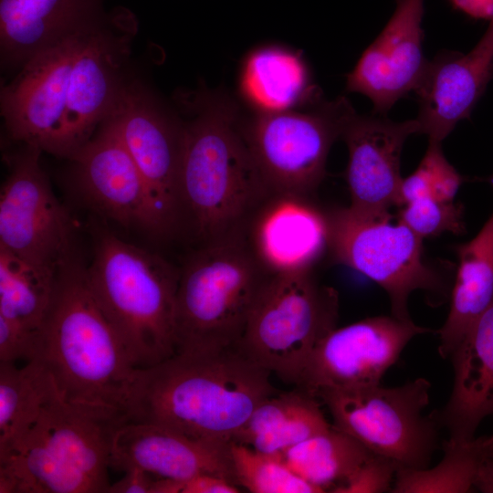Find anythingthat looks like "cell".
<instances>
[{"label":"cell","mask_w":493,"mask_h":493,"mask_svg":"<svg viewBox=\"0 0 493 493\" xmlns=\"http://www.w3.org/2000/svg\"><path fill=\"white\" fill-rule=\"evenodd\" d=\"M180 272L159 256L109 231L86 267L89 289L136 369L176 353L175 299Z\"/></svg>","instance_id":"cell-5"},{"label":"cell","mask_w":493,"mask_h":493,"mask_svg":"<svg viewBox=\"0 0 493 493\" xmlns=\"http://www.w3.org/2000/svg\"><path fill=\"white\" fill-rule=\"evenodd\" d=\"M109 117L140 171L164 228L171 232L183 211L179 182L182 122L135 84L123 85Z\"/></svg>","instance_id":"cell-13"},{"label":"cell","mask_w":493,"mask_h":493,"mask_svg":"<svg viewBox=\"0 0 493 493\" xmlns=\"http://www.w3.org/2000/svg\"><path fill=\"white\" fill-rule=\"evenodd\" d=\"M454 383L448 401L433 414L450 440L475 437L493 415V303L477 319L450 356Z\"/></svg>","instance_id":"cell-22"},{"label":"cell","mask_w":493,"mask_h":493,"mask_svg":"<svg viewBox=\"0 0 493 493\" xmlns=\"http://www.w3.org/2000/svg\"><path fill=\"white\" fill-rule=\"evenodd\" d=\"M476 488L481 492L493 493V458L489 459L483 467Z\"/></svg>","instance_id":"cell-40"},{"label":"cell","mask_w":493,"mask_h":493,"mask_svg":"<svg viewBox=\"0 0 493 493\" xmlns=\"http://www.w3.org/2000/svg\"><path fill=\"white\" fill-rule=\"evenodd\" d=\"M58 396L55 382L40 359L23 366L0 362V452L31 428Z\"/></svg>","instance_id":"cell-27"},{"label":"cell","mask_w":493,"mask_h":493,"mask_svg":"<svg viewBox=\"0 0 493 493\" xmlns=\"http://www.w3.org/2000/svg\"><path fill=\"white\" fill-rule=\"evenodd\" d=\"M104 17L101 0H0L2 58L24 65Z\"/></svg>","instance_id":"cell-23"},{"label":"cell","mask_w":493,"mask_h":493,"mask_svg":"<svg viewBox=\"0 0 493 493\" xmlns=\"http://www.w3.org/2000/svg\"><path fill=\"white\" fill-rule=\"evenodd\" d=\"M488 182H489V184H491V186L493 188V174L488 178Z\"/></svg>","instance_id":"cell-41"},{"label":"cell","mask_w":493,"mask_h":493,"mask_svg":"<svg viewBox=\"0 0 493 493\" xmlns=\"http://www.w3.org/2000/svg\"><path fill=\"white\" fill-rule=\"evenodd\" d=\"M433 171L431 161L425 153L417 168L403 178L400 186V206L416 199L432 195Z\"/></svg>","instance_id":"cell-37"},{"label":"cell","mask_w":493,"mask_h":493,"mask_svg":"<svg viewBox=\"0 0 493 493\" xmlns=\"http://www.w3.org/2000/svg\"><path fill=\"white\" fill-rule=\"evenodd\" d=\"M333 261L373 280L387 293L392 315L409 320L408 300L424 291L430 304L447 299L444 274L425 258L423 238L405 225L371 217L348 207L327 212Z\"/></svg>","instance_id":"cell-8"},{"label":"cell","mask_w":493,"mask_h":493,"mask_svg":"<svg viewBox=\"0 0 493 493\" xmlns=\"http://www.w3.org/2000/svg\"><path fill=\"white\" fill-rule=\"evenodd\" d=\"M88 29L30 58L13 81L2 88L1 112L13 139L64 157L69 75Z\"/></svg>","instance_id":"cell-14"},{"label":"cell","mask_w":493,"mask_h":493,"mask_svg":"<svg viewBox=\"0 0 493 493\" xmlns=\"http://www.w3.org/2000/svg\"><path fill=\"white\" fill-rule=\"evenodd\" d=\"M157 479L143 470L130 469L121 479L110 484L107 493H154Z\"/></svg>","instance_id":"cell-38"},{"label":"cell","mask_w":493,"mask_h":493,"mask_svg":"<svg viewBox=\"0 0 493 493\" xmlns=\"http://www.w3.org/2000/svg\"><path fill=\"white\" fill-rule=\"evenodd\" d=\"M187 99L191 117L182 122L180 197L206 244L244 232L247 217L273 193L244 137L236 103L213 90Z\"/></svg>","instance_id":"cell-2"},{"label":"cell","mask_w":493,"mask_h":493,"mask_svg":"<svg viewBox=\"0 0 493 493\" xmlns=\"http://www.w3.org/2000/svg\"><path fill=\"white\" fill-rule=\"evenodd\" d=\"M69 159L78 191L92 209L126 228L154 236L167 233L110 117Z\"/></svg>","instance_id":"cell-15"},{"label":"cell","mask_w":493,"mask_h":493,"mask_svg":"<svg viewBox=\"0 0 493 493\" xmlns=\"http://www.w3.org/2000/svg\"><path fill=\"white\" fill-rule=\"evenodd\" d=\"M492 78L493 18L469 52H444L427 62L414 90L421 133L442 142L459 121L469 118Z\"/></svg>","instance_id":"cell-21"},{"label":"cell","mask_w":493,"mask_h":493,"mask_svg":"<svg viewBox=\"0 0 493 493\" xmlns=\"http://www.w3.org/2000/svg\"><path fill=\"white\" fill-rule=\"evenodd\" d=\"M431 383L417 378L395 387L325 391L317 398L328 407L334 426L372 453L393 461L397 470L428 467L439 446L441 426L429 404Z\"/></svg>","instance_id":"cell-9"},{"label":"cell","mask_w":493,"mask_h":493,"mask_svg":"<svg viewBox=\"0 0 493 493\" xmlns=\"http://www.w3.org/2000/svg\"><path fill=\"white\" fill-rule=\"evenodd\" d=\"M331 426L318 398L297 387L263 400L232 442L281 456L288 448Z\"/></svg>","instance_id":"cell-26"},{"label":"cell","mask_w":493,"mask_h":493,"mask_svg":"<svg viewBox=\"0 0 493 493\" xmlns=\"http://www.w3.org/2000/svg\"><path fill=\"white\" fill-rule=\"evenodd\" d=\"M115 15L85 32L75 56L64 119V157L69 158L88 142L96 126L110 115L124 85L121 80L124 46L118 40L122 35L116 33L131 17L121 12L111 29Z\"/></svg>","instance_id":"cell-17"},{"label":"cell","mask_w":493,"mask_h":493,"mask_svg":"<svg viewBox=\"0 0 493 493\" xmlns=\"http://www.w3.org/2000/svg\"><path fill=\"white\" fill-rule=\"evenodd\" d=\"M337 291L311 272L270 275L239 342L244 352L282 382L297 386L317 343L336 327Z\"/></svg>","instance_id":"cell-7"},{"label":"cell","mask_w":493,"mask_h":493,"mask_svg":"<svg viewBox=\"0 0 493 493\" xmlns=\"http://www.w3.org/2000/svg\"><path fill=\"white\" fill-rule=\"evenodd\" d=\"M434 330L412 319L367 318L329 331L315 346L297 387L317 397L325 391L380 384L410 341Z\"/></svg>","instance_id":"cell-12"},{"label":"cell","mask_w":493,"mask_h":493,"mask_svg":"<svg viewBox=\"0 0 493 493\" xmlns=\"http://www.w3.org/2000/svg\"><path fill=\"white\" fill-rule=\"evenodd\" d=\"M126 420L58 396L0 452V493H107L113 436Z\"/></svg>","instance_id":"cell-4"},{"label":"cell","mask_w":493,"mask_h":493,"mask_svg":"<svg viewBox=\"0 0 493 493\" xmlns=\"http://www.w3.org/2000/svg\"><path fill=\"white\" fill-rule=\"evenodd\" d=\"M434 467L397 470L394 493H465L476 488L485 464L493 458V434L466 441L445 440Z\"/></svg>","instance_id":"cell-28"},{"label":"cell","mask_w":493,"mask_h":493,"mask_svg":"<svg viewBox=\"0 0 493 493\" xmlns=\"http://www.w3.org/2000/svg\"><path fill=\"white\" fill-rule=\"evenodd\" d=\"M397 473L396 465L390 459L372 454L342 484L334 488L335 493H380L389 491Z\"/></svg>","instance_id":"cell-33"},{"label":"cell","mask_w":493,"mask_h":493,"mask_svg":"<svg viewBox=\"0 0 493 493\" xmlns=\"http://www.w3.org/2000/svg\"><path fill=\"white\" fill-rule=\"evenodd\" d=\"M421 133L416 119L394 121L385 115L355 111L343 126L341 138L348 149L345 180L353 211L391 219L400 206L401 154L406 139Z\"/></svg>","instance_id":"cell-16"},{"label":"cell","mask_w":493,"mask_h":493,"mask_svg":"<svg viewBox=\"0 0 493 493\" xmlns=\"http://www.w3.org/2000/svg\"><path fill=\"white\" fill-rule=\"evenodd\" d=\"M452 6L474 19L493 18V0H449Z\"/></svg>","instance_id":"cell-39"},{"label":"cell","mask_w":493,"mask_h":493,"mask_svg":"<svg viewBox=\"0 0 493 493\" xmlns=\"http://www.w3.org/2000/svg\"><path fill=\"white\" fill-rule=\"evenodd\" d=\"M234 481L253 493H321L298 476L281 456L231 442Z\"/></svg>","instance_id":"cell-31"},{"label":"cell","mask_w":493,"mask_h":493,"mask_svg":"<svg viewBox=\"0 0 493 493\" xmlns=\"http://www.w3.org/2000/svg\"><path fill=\"white\" fill-rule=\"evenodd\" d=\"M373 453L332 425L288 448L281 457L301 478L320 492L342 484Z\"/></svg>","instance_id":"cell-29"},{"label":"cell","mask_w":493,"mask_h":493,"mask_svg":"<svg viewBox=\"0 0 493 493\" xmlns=\"http://www.w3.org/2000/svg\"><path fill=\"white\" fill-rule=\"evenodd\" d=\"M237 485L215 475H198L186 479L158 478L154 493H238Z\"/></svg>","instance_id":"cell-36"},{"label":"cell","mask_w":493,"mask_h":493,"mask_svg":"<svg viewBox=\"0 0 493 493\" xmlns=\"http://www.w3.org/2000/svg\"><path fill=\"white\" fill-rule=\"evenodd\" d=\"M237 86L254 113L309 109L323 100L303 55L281 45L249 51L241 63Z\"/></svg>","instance_id":"cell-24"},{"label":"cell","mask_w":493,"mask_h":493,"mask_svg":"<svg viewBox=\"0 0 493 493\" xmlns=\"http://www.w3.org/2000/svg\"><path fill=\"white\" fill-rule=\"evenodd\" d=\"M246 240L268 274L309 273L329 251L328 214L308 195L274 193L253 214Z\"/></svg>","instance_id":"cell-19"},{"label":"cell","mask_w":493,"mask_h":493,"mask_svg":"<svg viewBox=\"0 0 493 493\" xmlns=\"http://www.w3.org/2000/svg\"><path fill=\"white\" fill-rule=\"evenodd\" d=\"M424 12L425 0H395L387 24L347 75V92L369 98L375 114L385 115L423 78Z\"/></svg>","instance_id":"cell-18"},{"label":"cell","mask_w":493,"mask_h":493,"mask_svg":"<svg viewBox=\"0 0 493 493\" xmlns=\"http://www.w3.org/2000/svg\"><path fill=\"white\" fill-rule=\"evenodd\" d=\"M463 213L460 204L442 202L427 195L403 205L398 222L423 239L446 232L459 235L465 230Z\"/></svg>","instance_id":"cell-32"},{"label":"cell","mask_w":493,"mask_h":493,"mask_svg":"<svg viewBox=\"0 0 493 493\" xmlns=\"http://www.w3.org/2000/svg\"><path fill=\"white\" fill-rule=\"evenodd\" d=\"M345 97L305 110L254 113L241 130L270 191L309 195L326 173L332 143L354 112Z\"/></svg>","instance_id":"cell-10"},{"label":"cell","mask_w":493,"mask_h":493,"mask_svg":"<svg viewBox=\"0 0 493 493\" xmlns=\"http://www.w3.org/2000/svg\"><path fill=\"white\" fill-rule=\"evenodd\" d=\"M37 359L64 400L126 415L137 369L95 300L77 254L58 272Z\"/></svg>","instance_id":"cell-3"},{"label":"cell","mask_w":493,"mask_h":493,"mask_svg":"<svg viewBox=\"0 0 493 493\" xmlns=\"http://www.w3.org/2000/svg\"><path fill=\"white\" fill-rule=\"evenodd\" d=\"M269 276L244 232L205 244L180 272L175 299L176 353L237 346Z\"/></svg>","instance_id":"cell-6"},{"label":"cell","mask_w":493,"mask_h":493,"mask_svg":"<svg viewBox=\"0 0 493 493\" xmlns=\"http://www.w3.org/2000/svg\"><path fill=\"white\" fill-rule=\"evenodd\" d=\"M40 328L33 329L0 315V362L16 363L37 359Z\"/></svg>","instance_id":"cell-34"},{"label":"cell","mask_w":493,"mask_h":493,"mask_svg":"<svg viewBox=\"0 0 493 493\" xmlns=\"http://www.w3.org/2000/svg\"><path fill=\"white\" fill-rule=\"evenodd\" d=\"M110 467L143 470L157 478L186 479L215 475L235 484L230 443L187 436L169 427L126 420L115 431Z\"/></svg>","instance_id":"cell-20"},{"label":"cell","mask_w":493,"mask_h":493,"mask_svg":"<svg viewBox=\"0 0 493 493\" xmlns=\"http://www.w3.org/2000/svg\"><path fill=\"white\" fill-rule=\"evenodd\" d=\"M270 375L239 344L216 351L177 352L154 366L137 369L127 420L229 444L256 407L278 393Z\"/></svg>","instance_id":"cell-1"},{"label":"cell","mask_w":493,"mask_h":493,"mask_svg":"<svg viewBox=\"0 0 493 493\" xmlns=\"http://www.w3.org/2000/svg\"><path fill=\"white\" fill-rule=\"evenodd\" d=\"M458 267L450 308L437 330L438 352L450 358L469 328L493 303V213L477 235L456 247Z\"/></svg>","instance_id":"cell-25"},{"label":"cell","mask_w":493,"mask_h":493,"mask_svg":"<svg viewBox=\"0 0 493 493\" xmlns=\"http://www.w3.org/2000/svg\"><path fill=\"white\" fill-rule=\"evenodd\" d=\"M442 142L429 141L425 153L433 171L432 195L442 202H454L466 178L447 161L442 151Z\"/></svg>","instance_id":"cell-35"},{"label":"cell","mask_w":493,"mask_h":493,"mask_svg":"<svg viewBox=\"0 0 493 493\" xmlns=\"http://www.w3.org/2000/svg\"><path fill=\"white\" fill-rule=\"evenodd\" d=\"M58 272L0 246V315L39 329L52 299Z\"/></svg>","instance_id":"cell-30"},{"label":"cell","mask_w":493,"mask_h":493,"mask_svg":"<svg viewBox=\"0 0 493 493\" xmlns=\"http://www.w3.org/2000/svg\"><path fill=\"white\" fill-rule=\"evenodd\" d=\"M41 152L26 145L13 158L0 194V246L58 271L76 254L72 223L40 165Z\"/></svg>","instance_id":"cell-11"}]
</instances>
